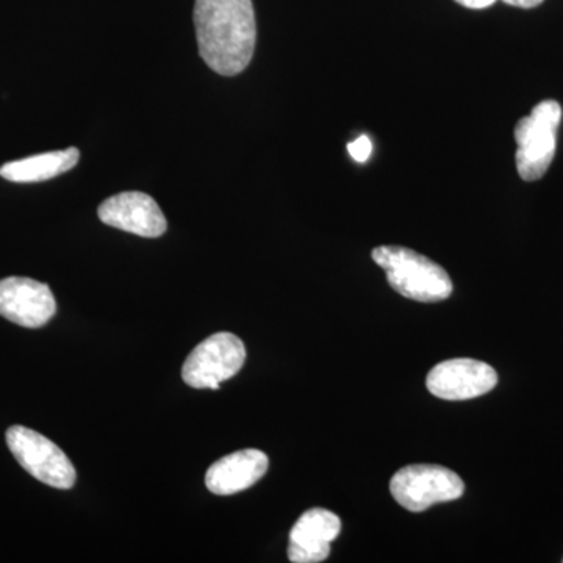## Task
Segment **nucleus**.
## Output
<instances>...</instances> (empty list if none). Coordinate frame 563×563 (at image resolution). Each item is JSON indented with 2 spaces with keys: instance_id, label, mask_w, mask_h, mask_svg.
<instances>
[{
  "instance_id": "7",
  "label": "nucleus",
  "mask_w": 563,
  "mask_h": 563,
  "mask_svg": "<svg viewBox=\"0 0 563 563\" xmlns=\"http://www.w3.org/2000/svg\"><path fill=\"white\" fill-rule=\"evenodd\" d=\"M498 384L490 365L474 358H453L433 366L426 385L433 396L446 401H465L487 395Z\"/></svg>"
},
{
  "instance_id": "2",
  "label": "nucleus",
  "mask_w": 563,
  "mask_h": 563,
  "mask_svg": "<svg viewBox=\"0 0 563 563\" xmlns=\"http://www.w3.org/2000/svg\"><path fill=\"white\" fill-rule=\"evenodd\" d=\"M373 261L387 274L393 290L418 302H440L453 295V282L439 263L402 246H379Z\"/></svg>"
},
{
  "instance_id": "3",
  "label": "nucleus",
  "mask_w": 563,
  "mask_h": 563,
  "mask_svg": "<svg viewBox=\"0 0 563 563\" xmlns=\"http://www.w3.org/2000/svg\"><path fill=\"white\" fill-rule=\"evenodd\" d=\"M562 121L561 103H537L529 117L521 118L515 128L518 174L526 181L542 179L554 161L558 131Z\"/></svg>"
},
{
  "instance_id": "15",
  "label": "nucleus",
  "mask_w": 563,
  "mask_h": 563,
  "mask_svg": "<svg viewBox=\"0 0 563 563\" xmlns=\"http://www.w3.org/2000/svg\"><path fill=\"white\" fill-rule=\"evenodd\" d=\"M504 3L510 7H518V9H536L543 0H503Z\"/></svg>"
},
{
  "instance_id": "5",
  "label": "nucleus",
  "mask_w": 563,
  "mask_h": 563,
  "mask_svg": "<svg viewBox=\"0 0 563 563\" xmlns=\"http://www.w3.org/2000/svg\"><path fill=\"white\" fill-rule=\"evenodd\" d=\"M246 362V347L231 332H218L199 343L181 368V377L192 388L220 390L221 383L232 379Z\"/></svg>"
},
{
  "instance_id": "10",
  "label": "nucleus",
  "mask_w": 563,
  "mask_h": 563,
  "mask_svg": "<svg viewBox=\"0 0 563 563\" xmlns=\"http://www.w3.org/2000/svg\"><path fill=\"white\" fill-rule=\"evenodd\" d=\"M342 531V521L331 510L310 509L290 532L288 559L292 563H318L331 554V543Z\"/></svg>"
},
{
  "instance_id": "11",
  "label": "nucleus",
  "mask_w": 563,
  "mask_h": 563,
  "mask_svg": "<svg viewBox=\"0 0 563 563\" xmlns=\"http://www.w3.org/2000/svg\"><path fill=\"white\" fill-rule=\"evenodd\" d=\"M268 455L243 450L214 462L206 474L207 488L213 495L229 496L247 490L268 472Z\"/></svg>"
},
{
  "instance_id": "14",
  "label": "nucleus",
  "mask_w": 563,
  "mask_h": 563,
  "mask_svg": "<svg viewBox=\"0 0 563 563\" xmlns=\"http://www.w3.org/2000/svg\"><path fill=\"white\" fill-rule=\"evenodd\" d=\"M455 2L461 3V5L466 7V9L484 10L492 7L496 0H455Z\"/></svg>"
},
{
  "instance_id": "6",
  "label": "nucleus",
  "mask_w": 563,
  "mask_h": 563,
  "mask_svg": "<svg viewBox=\"0 0 563 563\" xmlns=\"http://www.w3.org/2000/svg\"><path fill=\"white\" fill-rule=\"evenodd\" d=\"M393 498L410 512H422L433 504L462 498L465 484L459 474L439 465L404 466L393 476Z\"/></svg>"
},
{
  "instance_id": "12",
  "label": "nucleus",
  "mask_w": 563,
  "mask_h": 563,
  "mask_svg": "<svg viewBox=\"0 0 563 563\" xmlns=\"http://www.w3.org/2000/svg\"><path fill=\"white\" fill-rule=\"evenodd\" d=\"M80 161V152L77 147L65 151L44 152L22 161L5 163L0 168V177L16 184H35L62 176V174L76 168Z\"/></svg>"
},
{
  "instance_id": "13",
  "label": "nucleus",
  "mask_w": 563,
  "mask_h": 563,
  "mask_svg": "<svg viewBox=\"0 0 563 563\" xmlns=\"http://www.w3.org/2000/svg\"><path fill=\"white\" fill-rule=\"evenodd\" d=\"M347 151H350L351 157L355 162L365 163L368 161L369 155H372L373 144L368 136L363 135L361 139L355 140L354 143L347 144Z\"/></svg>"
},
{
  "instance_id": "4",
  "label": "nucleus",
  "mask_w": 563,
  "mask_h": 563,
  "mask_svg": "<svg viewBox=\"0 0 563 563\" xmlns=\"http://www.w3.org/2000/svg\"><path fill=\"white\" fill-rule=\"evenodd\" d=\"M7 444L22 468L40 483L60 490H69L76 484V468L68 455L41 433L13 426L7 431Z\"/></svg>"
},
{
  "instance_id": "9",
  "label": "nucleus",
  "mask_w": 563,
  "mask_h": 563,
  "mask_svg": "<svg viewBox=\"0 0 563 563\" xmlns=\"http://www.w3.org/2000/svg\"><path fill=\"white\" fill-rule=\"evenodd\" d=\"M98 214L103 224L144 239H157L168 228L165 214L155 199L141 191L111 196L99 206Z\"/></svg>"
},
{
  "instance_id": "8",
  "label": "nucleus",
  "mask_w": 563,
  "mask_h": 563,
  "mask_svg": "<svg viewBox=\"0 0 563 563\" xmlns=\"http://www.w3.org/2000/svg\"><path fill=\"white\" fill-rule=\"evenodd\" d=\"M57 312L49 285L29 277L0 280V314L27 329L43 328Z\"/></svg>"
},
{
  "instance_id": "1",
  "label": "nucleus",
  "mask_w": 563,
  "mask_h": 563,
  "mask_svg": "<svg viewBox=\"0 0 563 563\" xmlns=\"http://www.w3.org/2000/svg\"><path fill=\"white\" fill-rule=\"evenodd\" d=\"M195 27L199 55L220 76L243 73L257 41L252 0H196Z\"/></svg>"
}]
</instances>
